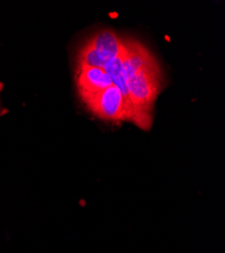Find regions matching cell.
Masks as SVG:
<instances>
[{
	"label": "cell",
	"mask_w": 225,
	"mask_h": 253,
	"mask_svg": "<svg viewBox=\"0 0 225 253\" xmlns=\"http://www.w3.org/2000/svg\"><path fill=\"white\" fill-rule=\"evenodd\" d=\"M88 42L97 51L105 65L124 51V40L112 30L99 31Z\"/></svg>",
	"instance_id": "obj_5"
},
{
	"label": "cell",
	"mask_w": 225,
	"mask_h": 253,
	"mask_svg": "<svg viewBox=\"0 0 225 253\" xmlns=\"http://www.w3.org/2000/svg\"><path fill=\"white\" fill-rule=\"evenodd\" d=\"M76 80L81 96L99 92L113 85L110 76L103 68H84L77 70Z\"/></svg>",
	"instance_id": "obj_4"
},
{
	"label": "cell",
	"mask_w": 225,
	"mask_h": 253,
	"mask_svg": "<svg viewBox=\"0 0 225 253\" xmlns=\"http://www.w3.org/2000/svg\"><path fill=\"white\" fill-rule=\"evenodd\" d=\"M125 61H124V71L127 80L134 76L139 70L147 66L155 64L156 60L152 54L147 50L146 47L137 42L130 40L125 41Z\"/></svg>",
	"instance_id": "obj_3"
},
{
	"label": "cell",
	"mask_w": 225,
	"mask_h": 253,
	"mask_svg": "<svg viewBox=\"0 0 225 253\" xmlns=\"http://www.w3.org/2000/svg\"><path fill=\"white\" fill-rule=\"evenodd\" d=\"M160 83L161 76L157 63L142 68L128 80V87L137 115L138 125H141V120L147 119V111L156 99Z\"/></svg>",
	"instance_id": "obj_1"
},
{
	"label": "cell",
	"mask_w": 225,
	"mask_h": 253,
	"mask_svg": "<svg viewBox=\"0 0 225 253\" xmlns=\"http://www.w3.org/2000/svg\"><path fill=\"white\" fill-rule=\"evenodd\" d=\"M105 63L98 55L94 47L87 42L81 48L77 58V70L84 68H104Z\"/></svg>",
	"instance_id": "obj_6"
},
{
	"label": "cell",
	"mask_w": 225,
	"mask_h": 253,
	"mask_svg": "<svg viewBox=\"0 0 225 253\" xmlns=\"http://www.w3.org/2000/svg\"><path fill=\"white\" fill-rule=\"evenodd\" d=\"M81 98L98 118L108 121L129 120L126 100L115 85L99 92L82 95Z\"/></svg>",
	"instance_id": "obj_2"
}]
</instances>
